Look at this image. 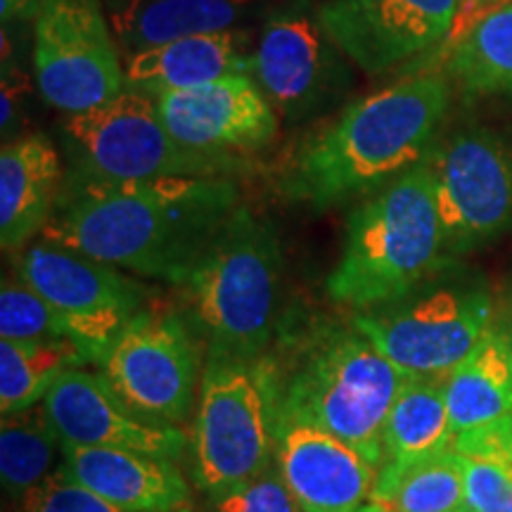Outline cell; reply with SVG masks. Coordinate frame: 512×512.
<instances>
[{
	"label": "cell",
	"mask_w": 512,
	"mask_h": 512,
	"mask_svg": "<svg viewBox=\"0 0 512 512\" xmlns=\"http://www.w3.org/2000/svg\"><path fill=\"white\" fill-rule=\"evenodd\" d=\"M238 207L228 176L117 181L72 169L41 240L178 285Z\"/></svg>",
	"instance_id": "cell-1"
},
{
	"label": "cell",
	"mask_w": 512,
	"mask_h": 512,
	"mask_svg": "<svg viewBox=\"0 0 512 512\" xmlns=\"http://www.w3.org/2000/svg\"><path fill=\"white\" fill-rule=\"evenodd\" d=\"M278 422H306L382 465V430L411 375L396 368L351 318H280L264 354Z\"/></svg>",
	"instance_id": "cell-2"
},
{
	"label": "cell",
	"mask_w": 512,
	"mask_h": 512,
	"mask_svg": "<svg viewBox=\"0 0 512 512\" xmlns=\"http://www.w3.org/2000/svg\"><path fill=\"white\" fill-rule=\"evenodd\" d=\"M448 100V83L437 74L401 79L356 100L304 140L285 192L325 209L403 176L430 155Z\"/></svg>",
	"instance_id": "cell-3"
},
{
	"label": "cell",
	"mask_w": 512,
	"mask_h": 512,
	"mask_svg": "<svg viewBox=\"0 0 512 512\" xmlns=\"http://www.w3.org/2000/svg\"><path fill=\"white\" fill-rule=\"evenodd\" d=\"M280 285L283 252L275 228L238 207L178 283L185 320L207 358L259 361L280 325Z\"/></svg>",
	"instance_id": "cell-4"
},
{
	"label": "cell",
	"mask_w": 512,
	"mask_h": 512,
	"mask_svg": "<svg viewBox=\"0 0 512 512\" xmlns=\"http://www.w3.org/2000/svg\"><path fill=\"white\" fill-rule=\"evenodd\" d=\"M444 252L432 174L422 162L354 209L325 290L354 311L394 304L444 264Z\"/></svg>",
	"instance_id": "cell-5"
},
{
	"label": "cell",
	"mask_w": 512,
	"mask_h": 512,
	"mask_svg": "<svg viewBox=\"0 0 512 512\" xmlns=\"http://www.w3.org/2000/svg\"><path fill=\"white\" fill-rule=\"evenodd\" d=\"M76 171L117 181L145 178H216L247 169L242 155H216L183 145L169 133L152 95L126 91L64 121Z\"/></svg>",
	"instance_id": "cell-6"
},
{
	"label": "cell",
	"mask_w": 512,
	"mask_h": 512,
	"mask_svg": "<svg viewBox=\"0 0 512 512\" xmlns=\"http://www.w3.org/2000/svg\"><path fill=\"white\" fill-rule=\"evenodd\" d=\"M275 401L264 356L207 358L200 380L192 472L204 494L256 477L273 463Z\"/></svg>",
	"instance_id": "cell-7"
},
{
	"label": "cell",
	"mask_w": 512,
	"mask_h": 512,
	"mask_svg": "<svg viewBox=\"0 0 512 512\" xmlns=\"http://www.w3.org/2000/svg\"><path fill=\"white\" fill-rule=\"evenodd\" d=\"M349 318L403 373L444 380L494 328V302L484 287H437Z\"/></svg>",
	"instance_id": "cell-8"
},
{
	"label": "cell",
	"mask_w": 512,
	"mask_h": 512,
	"mask_svg": "<svg viewBox=\"0 0 512 512\" xmlns=\"http://www.w3.org/2000/svg\"><path fill=\"white\" fill-rule=\"evenodd\" d=\"M95 368L140 418L178 427L195 401L200 339L181 313L143 306Z\"/></svg>",
	"instance_id": "cell-9"
},
{
	"label": "cell",
	"mask_w": 512,
	"mask_h": 512,
	"mask_svg": "<svg viewBox=\"0 0 512 512\" xmlns=\"http://www.w3.org/2000/svg\"><path fill=\"white\" fill-rule=\"evenodd\" d=\"M17 278L46 299L67 337L93 366L143 309L145 290L136 280L46 240L22 249Z\"/></svg>",
	"instance_id": "cell-10"
},
{
	"label": "cell",
	"mask_w": 512,
	"mask_h": 512,
	"mask_svg": "<svg viewBox=\"0 0 512 512\" xmlns=\"http://www.w3.org/2000/svg\"><path fill=\"white\" fill-rule=\"evenodd\" d=\"M34 19L36 83L50 105L72 117L126 91L124 62L98 0H43Z\"/></svg>",
	"instance_id": "cell-11"
},
{
	"label": "cell",
	"mask_w": 512,
	"mask_h": 512,
	"mask_svg": "<svg viewBox=\"0 0 512 512\" xmlns=\"http://www.w3.org/2000/svg\"><path fill=\"white\" fill-rule=\"evenodd\" d=\"M446 249L465 252L512 228V150L489 131L453 136L425 159Z\"/></svg>",
	"instance_id": "cell-12"
},
{
	"label": "cell",
	"mask_w": 512,
	"mask_h": 512,
	"mask_svg": "<svg viewBox=\"0 0 512 512\" xmlns=\"http://www.w3.org/2000/svg\"><path fill=\"white\" fill-rule=\"evenodd\" d=\"M460 0H328L318 19L358 69L380 74L444 41Z\"/></svg>",
	"instance_id": "cell-13"
},
{
	"label": "cell",
	"mask_w": 512,
	"mask_h": 512,
	"mask_svg": "<svg viewBox=\"0 0 512 512\" xmlns=\"http://www.w3.org/2000/svg\"><path fill=\"white\" fill-rule=\"evenodd\" d=\"M157 112L176 140L216 155H240L271 143L278 133L273 105L252 76H223L159 95Z\"/></svg>",
	"instance_id": "cell-14"
},
{
	"label": "cell",
	"mask_w": 512,
	"mask_h": 512,
	"mask_svg": "<svg viewBox=\"0 0 512 512\" xmlns=\"http://www.w3.org/2000/svg\"><path fill=\"white\" fill-rule=\"evenodd\" d=\"M62 444L124 448L176 460L188 448L181 427L155 425L133 413L98 370H67L43 399Z\"/></svg>",
	"instance_id": "cell-15"
},
{
	"label": "cell",
	"mask_w": 512,
	"mask_h": 512,
	"mask_svg": "<svg viewBox=\"0 0 512 512\" xmlns=\"http://www.w3.org/2000/svg\"><path fill=\"white\" fill-rule=\"evenodd\" d=\"M337 46L318 12L287 8L266 19L254 50V79L273 110L287 119L311 112L330 93Z\"/></svg>",
	"instance_id": "cell-16"
},
{
	"label": "cell",
	"mask_w": 512,
	"mask_h": 512,
	"mask_svg": "<svg viewBox=\"0 0 512 512\" xmlns=\"http://www.w3.org/2000/svg\"><path fill=\"white\" fill-rule=\"evenodd\" d=\"M273 463L304 512H351L373 496L380 467L320 427L275 425Z\"/></svg>",
	"instance_id": "cell-17"
},
{
	"label": "cell",
	"mask_w": 512,
	"mask_h": 512,
	"mask_svg": "<svg viewBox=\"0 0 512 512\" xmlns=\"http://www.w3.org/2000/svg\"><path fill=\"white\" fill-rule=\"evenodd\" d=\"M64 470L128 512H185L192 494L174 460L124 448L62 444Z\"/></svg>",
	"instance_id": "cell-18"
},
{
	"label": "cell",
	"mask_w": 512,
	"mask_h": 512,
	"mask_svg": "<svg viewBox=\"0 0 512 512\" xmlns=\"http://www.w3.org/2000/svg\"><path fill=\"white\" fill-rule=\"evenodd\" d=\"M124 74L128 91L159 98L223 76H252L254 53H247V38L238 29L195 34L126 55Z\"/></svg>",
	"instance_id": "cell-19"
},
{
	"label": "cell",
	"mask_w": 512,
	"mask_h": 512,
	"mask_svg": "<svg viewBox=\"0 0 512 512\" xmlns=\"http://www.w3.org/2000/svg\"><path fill=\"white\" fill-rule=\"evenodd\" d=\"M62 164L55 145L34 133L0 152V242L27 245L43 233L62 190Z\"/></svg>",
	"instance_id": "cell-20"
},
{
	"label": "cell",
	"mask_w": 512,
	"mask_h": 512,
	"mask_svg": "<svg viewBox=\"0 0 512 512\" xmlns=\"http://www.w3.org/2000/svg\"><path fill=\"white\" fill-rule=\"evenodd\" d=\"M259 0H112L110 24L128 55L159 43L238 27Z\"/></svg>",
	"instance_id": "cell-21"
},
{
	"label": "cell",
	"mask_w": 512,
	"mask_h": 512,
	"mask_svg": "<svg viewBox=\"0 0 512 512\" xmlns=\"http://www.w3.org/2000/svg\"><path fill=\"white\" fill-rule=\"evenodd\" d=\"M453 432H467L512 413V339L491 328L460 366L444 380Z\"/></svg>",
	"instance_id": "cell-22"
},
{
	"label": "cell",
	"mask_w": 512,
	"mask_h": 512,
	"mask_svg": "<svg viewBox=\"0 0 512 512\" xmlns=\"http://www.w3.org/2000/svg\"><path fill=\"white\" fill-rule=\"evenodd\" d=\"M451 415L444 384L439 380H408L396 396L382 430V465H408L453 448Z\"/></svg>",
	"instance_id": "cell-23"
},
{
	"label": "cell",
	"mask_w": 512,
	"mask_h": 512,
	"mask_svg": "<svg viewBox=\"0 0 512 512\" xmlns=\"http://www.w3.org/2000/svg\"><path fill=\"white\" fill-rule=\"evenodd\" d=\"M370 501L394 512H456L465 508L463 460L453 448L408 465H380Z\"/></svg>",
	"instance_id": "cell-24"
},
{
	"label": "cell",
	"mask_w": 512,
	"mask_h": 512,
	"mask_svg": "<svg viewBox=\"0 0 512 512\" xmlns=\"http://www.w3.org/2000/svg\"><path fill=\"white\" fill-rule=\"evenodd\" d=\"M62 439L50 422L46 406L3 415L0 422V482L12 501H22L62 465Z\"/></svg>",
	"instance_id": "cell-25"
},
{
	"label": "cell",
	"mask_w": 512,
	"mask_h": 512,
	"mask_svg": "<svg viewBox=\"0 0 512 512\" xmlns=\"http://www.w3.org/2000/svg\"><path fill=\"white\" fill-rule=\"evenodd\" d=\"M88 358L69 339L8 342L0 339V411L3 415L43 403L53 384Z\"/></svg>",
	"instance_id": "cell-26"
},
{
	"label": "cell",
	"mask_w": 512,
	"mask_h": 512,
	"mask_svg": "<svg viewBox=\"0 0 512 512\" xmlns=\"http://www.w3.org/2000/svg\"><path fill=\"white\" fill-rule=\"evenodd\" d=\"M448 72L465 93L512 98V3L486 12L465 31Z\"/></svg>",
	"instance_id": "cell-27"
},
{
	"label": "cell",
	"mask_w": 512,
	"mask_h": 512,
	"mask_svg": "<svg viewBox=\"0 0 512 512\" xmlns=\"http://www.w3.org/2000/svg\"><path fill=\"white\" fill-rule=\"evenodd\" d=\"M0 339L53 342V339L69 337L46 299L17 278L3 280V290H0Z\"/></svg>",
	"instance_id": "cell-28"
},
{
	"label": "cell",
	"mask_w": 512,
	"mask_h": 512,
	"mask_svg": "<svg viewBox=\"0 0 512 512\" xmlns=\"http://www.w3.org/2000/svg\"><path fill=\"white\" fill-rule=\"evenodd\" d=\"M204 512H304L271 463L245 482L207 494Z\"/></svg>",
	"instance_id": "cell-29"
},
{
	"label": "cell",
	"mask_w": 512,
	"mask_h": 512,
	"mask_svg": "<svg viewBox=\"0 0 512 512\" xmlns=\"http://www.w3.org/2000/svg\"><path fill=\"white\" fill-rule=\"evenodd\" d=\"M19 512H128L95 494L64 470V465L46 482L31 489L19 501Z\"/></svg>",
	"instance_id": "cell-30"
},
{
	"label": "cell",
	"mask_w": 512,
	"mask_h": 512,
	"mask_svg": "<svg viewBox=\"0 0 512 512\" xmlns=\"http://www.w3.org/2000/svg\"><path fill=\"white\" fill-rule=\"evenodd\" d=\"M465 508L470 512H512V470L486 463V460L463 458Z\"/></svg>",
	"instance_id": "cell-31"
},
{
	"label": "cell",
	"mask_w": 512,
	"mask_h": 512,
	"mask_svg": "<svg viewBox=\"0 0 512 512\" xmlns=\"http://www.w3.org/2000/svg\"><path fill=\"white\" fill-rule=\"evenodd\" d=\"M453 451L463 458L486 460V463H496L512 470V413L475 427V430L456 434Z\"/></svg>",
	"instance_id": "cell-32"
},
{
	"label": "cell",
	"mask_w": 512,
	"mask_h": 512,
	"mask_svg": "<svg viewBox=\"0 0 512 512\" xmlns=\"http://www.w3.org/2000/svg\"><path fill=\"white\" fill-rule=\"evenodd\" d=\"M31 91L29 76L17 67H3V83H0V126L8 133L15 128L22 105Z\"/></svg>",
	"instance_id": "cell-33"
},
{
	"label": "cell",
	"mask_w": 512,
	"mask_h": 512,
	"mask_svg": "<svg viewBox=\"0 0 512 512\" xmlns=\"http://www.w3.org/2000/svg\"><path fill=\"white\" fill-rule=\"evenodd\" d=\"M43 0H0V15L3 22H12V19H24V17H36L41 10Z\"/></svg>",
	"instance_id": "cell-34"
},
{
	"label": "cell",
	"mask_w": 512,
	"mask_h": 512,
	"mask_svg": "<svg viewBox=\"0 0 512 512\" xmlns=\"http://www.w3.org/2000/svg\"><path fill=\"white\" fill-rule=\"evenodd\" d=\"M351 512H394V510L389 508V505H384V503L368 501V503H363L361 508H356V510H351Z\"/></svg>",
	"instance_id": "cell-35"
},
{
	"label": "cell",
	"mask_w": 512,
	"mask_h": 512,
	"mask_svg": "<svg viewBox=\"0 0 512 512\" xmlns=\"http://www.w3.org/2000/svg\"><path fill=\"white\" fill-rule=\"evenodd\" d=\"M505 330H508V335H510V339H512V318H510V325H508V328H505Z\"/></svg>",
	"instance_id": "cell-36"
},
{
	"label": "cell",
	"mask_w": 512,
	"mask_h": 512,
	"mask_svg": "<svg viewBox=\"0 0 512 512\" xmlns=\"http://www.w3.org/2000/svg\"><path fill=\"white\" fill-rule=\"evenodd\" d=\"M456 512H470L467 508H460V510H456Z\"/></svg>",
	"instance_id": "cell-37"
},
{
	"label": "cell",
	"mask_w": 512,
	"mask_h": 512,
	"mask_svg": "<svg viewBox=\"0 0 512 512\" xmlns=\"http://www.w3.org/2000/svg\"><path fill=\"white\" fill-rule=\"evenodd\" d=\"M460 3H472V0H460Z\"/></svg>",
	"instance_id": "cell-38"
}]
</instances>
